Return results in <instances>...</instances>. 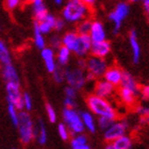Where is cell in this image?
<instances>
[{"mask_svg":"<svg viewBox=\"0 0 149 149\" xmlns=\"http://www.w3.org/2000/svg\"><path fill=\"white\" fill-rule=\"evenodd\" d=\"M91 6L82 0H67L62 10L63 19L70 24H78L82 19L88 18Z\"/></svg>","mask_w":149,"mask_h":149,"instance_id":"1","label":"cell"},{"mask_svg":"<svg viewBox=\"0 0 149 149\" xmlns=\"http://www.w3.org/2000/svg\"><path fill=\"white\" fill-rule=\"evenodd\" d=\"M87 108L97 117H107L111 119H116L118 116L117 111L112 106L108 98L97 96L92 94L86 98Z\"/></svg>","mask_w":149,"mask_h":149,"instance_id":"2","label":"cell"},{"mask_svg":"<svg viewBox=\"0 0 149 149\" xmlns=\"http://www.w3.org/2000/svg\"><path fill=\"white\" fill-rule=\"evenodd\" d=\"M34 123L31 115L27 111H19V119L17 124L19 140L24 145H29L34 140Z\"/></svg>","mask_w":149,"mask_h":149,"instance_id":"3","label":"cell"},{"mask_svg":"<svg viewBox=\"0 0 149 149\" xmlns=\"http://www.w3.org/2000/svg\"><path fill=\"white\" fill-rule=\"evenodd\" d=\"M108 63L106 59L99 56H91L85 60V72H86V80H95L103 77V74L108 69Z\"/></svg>","mask_w":149,"mask_h":149,"instance_id":"4","label":"cell"},{"mask_svg":"<svg viewBox=\"0 0 149 149\" xmlns=\"http://www.w3.org/2000/svg\"><path fill=\"white\" fill-rule=\"evenodd\" d=\"M63 121L69 129L70 133L74 134L83 133L84 126L81 119L80 113L74 109V108H65L63 111Z\"/></svg>","mask_w":149,"mask_h":149,"instance_id":"5","label":"cell"},{"mask_svg":"<svg viewBox=\"0 0 149 149\" xmlns=\"http://www.w3.org/2000/svg\"><path fill=\"white\" fill-rule=\"evenodd\" d=\"M130 13V6L127 2H119L115 6L114 10L109 14V19L113 22V34L119 33L121 25Z\"/></svg>","mask_w":149,"mask_h":149,"instance_id":"6","label":"cell"},{"mask_svg":"<svg viewBox=\"0 0 149 149\" xmlns=\"http://www.w3.org/2000/svg\"><path fill=\"white\" fill-rule=\"evenodd\" d=\"M65 81L67 85H70L78 91L81 90L87 82L85 69L78 66L65 69Z\"/></svg>","mask_w":149,"mask_h":149,"instance_id":"7","label":"cell"},{"mask_svg":"<svg viewBox=\"0 0 149 149\" xmlns=\"http://www.w3.org/2000/svg\"><path fill=\"white\" fill-rule=\"evenodd\" d=\"M128 132V124L126 120H117V118L113 120L109 127L103 131V139L107 143L116 140L123 136Z\"/></svg>","mask_w":149,"mask_h":149,"instance_id":"8","label":"cell"},{"mask_svg":"<svg viewBox=\"0 0 149 149\" xmlns=\"http://www.w3.org/2000/svg\"><path fill=\"white\" fill-rule=\"evenodd\" d=\"M6 100L9 104L22 111V93L20 90V82H6Z\"/></svg>","mask_w":149,"mask_h":149,"instance_id":"9","label":"cell"},{"mask_svg":"<svg viewBox=\"0 0 149 149\" xmlns=\"http://www.w3.org/2000/svg\"><path fill=\"white\" fill-rule=\"evenodd\" d=\"M92 40L88 34H79L78 33L77 40L72 49V52L78 58H85L90 53L92 47Z\"/></svg>","mask_w":149,"mask_h":149,"instance_id":"10","label":"cell"},{"mask_svg":"<svg viewBox=\"0 0 149 149\" xmlns=\"http://www.w3.org/2000/svg\"><path fill=\"white\" fill-rule=\"evenodd\" d=\"M115 91H116V86H114L112 83H110L109 81H107L106 79L102 80H98L94 86V94L97 96L103 97V98H110L114 95Z\"/></svg>","mask_w":149,"mask_h":149,"instance_id":"11","label":"cell"},{"mask_svg":"<svg viewBox=\"0 0 149 149\" xmlns=\"http://www.w3.org/2000/svg\"><path fill=\"white\" fill-rule=\"evenodd\" d=\"M40 56H42V59H43L47 72L51 74L58 67V63H56V50L46 46L40 50Z\"/></svg>","mask_w":149,"mask_h":149,"instance_id":"12","label":"cell"},{"mask_svg":"<svg viewBox=\"0 0 149 149\" xmlns=\"http://www.w3.org/2000/svg\"><path fill=\"white\" fill-rule=\"evenodd\" d=\"M112 51V46L109 40H101V42H93L92 43V47H91L90 53H92V56H99L102 59H106L107 56H110V53Z\"/></svg>","mask_w":149,"mask_h":149,"instance_id":"13","label":"cell"},{"mask_svg":"<svg viewBox=\"0 0 149 149\" xmlns=\"http://www.w3.org/2000/svg\"><path fill=\"white\" fill-rule=\"evenodd\" d=\"M88 35L92 42H101V40H107V32L102 22L99 20L92 22V27H91Z\"/></svg>","mask_w":149,"mask_h":149,"instance_id":"14","label":"cell"},{"mask_svg":"<svg viewBox=\"0 0 149 149\" xmlns=\"http://www.w3.org/2000/svg\"><path fill=\"white\" fill-rule=\"evenodd\" d=\"M137 95L139 93L133 90H130L128 87L121 86L118 91V96L119 99L121 100V102L124 103L125 106L128 107H134L136 103L137 100Z\"/></svg>","mask_w":149,"mask_h":149,"instance_id":"15","label":"cell"},{"mask_svg":"<svg viewBox=\"0 0 149 149\" xmlns=\"http://www.w3.org/2000/svg\"><path fill=\"white\" fill-rule=\"evenodd\" d=\"M123 72L124 70L119 68L118 66H111V67H108V69L106 70L103 74V79L109 81L114 86H118L120 84L121 78H123Z\"/></svg>","mask_w":149,"mask_h":149,"instance_id":"16","label":"cell"},{"mask_svg":"<svg viewBox=\"0 0 149 149\" xmlns=\"http://www.w3.org/2000/svg\"><path fill=\"white\" fill-rule=\"evenodd\" d=\"M132 146H133L132 139L128 136L127 134H125L112 142H108L106 145V149H131Z\"/></svg>","mask_w":149,"mask_h":149,"instance_id":"17","label":"cell"},{"mask_svg":"<svg viewBox=\"0 0 149 149\" xmlns=\"http://www.w3.org/2000/svg\"><path fill=\"white\" fill-rule=\"evenodd\" d=\"M56 18L53 15L51 14H47L45 17H44L42 20L40 22H35V25L37 26V28L40 30L44 35L46 34H49L50 32L52 31L53 29H54V22H56Z\"/></svg>","mask_w":149,"mask_h":149,"instance_id":"18","label":"cell"},{"mask_svg":"<svg viewBox=\"0 0 149 149\" xmlns=\"http://www.w3.org/2000/svg\"><path fill=\"white\" fill-rule=\"evenodd\" d=\"M129 43H130L131 51H132V61L133 63L137 64L141 59V46L137 40V34L135 30H131L129 34Z\"/></svg>","mask_w":149,"mask_h":149,"instance_id":"19","label":"cell"},{"mask_svg":"<svg viewBox=\"0 0 149 149\" xmlns=\"http://www.w3.org/2000/svg\"><path fill=\"white\" fill-rule=\"evenodd\" d=\"M80 115L82 123H83L84 129L91 132V133H95L97 131V121L95 119V115L92 112L88 111L81 112Z\"/></svg>","mask_w":149,"mask_h":149,"instance_id":"20","label":"cell"},{"mask_svg":"<svg viewBox=\"0 0 149 149\" xmlns=\"http://www.w3.org/2000/svg\"><path fill=\"white\" fill-rule=\"evenodd\" d=\"M1 74L6 82H20L19 80V74L16 70L15 66L12 63L2 65L1 67Z\"/></svg>","mask_w":149,"mask_h":149,"instance_id":"21","label":"cell"},{"mask_svg":"<svg viewBox=\"0 0 149 149\" xmlns=\"http://www.w3.org/2000/svg\"><path fill=\"white\" fill-rule=\"evenodd\" d=\"M34 140H36L37 143L42 145V146L46 145L47 141H48L46 126H45V124L40 119L37 121V124L34 126Z\"/></svg>","mask_w":149,"mask_h":149,"instance_id":"22","label":"cell"},{"mask_svg":"<svg viewBox=\"0 0 149 149\" xmlns=\"http://www.w3.org/2000/svg\"><path fill=\"white\" fill-rule=\"evenodd\" d=\"M70 56H72V51L67 47L61 45L56 51V59L58 65L62 66V67L66 66L70 60Z\"/></svg>","mask_w":149,"mask_h":149,"instance_id":"23","label":"cell"},{"mask_svg":"<svg viewBox=\"0 0 149 149\" xmlns=\"http://www.w3.org/2000/svg\"><path fill=\"white\" fill-rule=\"evenodd\" d=\"M31 4H32V11H33V14H34V17L36 22L42 20V19L48 14L46 6H45V3H44L43 0H35V1H32Z\"/></svg>","mask_w":149,"mask_h":149,"instance_id":"24","label":"cell"},{"mask_svg":"<svg viewBox=\"0 0 149 149\" xmlns=\"http://www.w3.org/2000/svg\"><path fill=\"white\" fill-rule=\"evenodd\" d=\"M119 85L124 87H128V88L135 91L137 93L140 92V86H139V84H137L136 79H135L130 72H123V78H121V81Z\"/></svg>","mask_w":149,"mask_h":149,"instance_id":"25","label":"cell"},{"mask_svg":"<svg viewBox=\"0 0 149 149\" xmlns=\"http://www.w3.org/2000/svg\"><path fill=\"white\" fill-rule=\"evenodd\" d=\"M70 147L72 149H90L91 146L87 142V137L83 133L74 134L70 140Z\"/></svg>","mask_w":149,"mask_h":149,"instance_id":"26","label":"cell"},{"mask_svg":"<svg viewBox=\"0 0 149 149\" xmlns=\"http://www.w3.org/2000/svg\"><path fill=\"white\" fill-rule=\"evenodd\" d=\"M10 63H12V56L9 47L3 40H0V65H6Z\"/></svg>","mask_w":149,"mask_h":149,"instance_id":"27","label":"cell"},{"mask_svg":"<svg viewBox=\"0 0 149 149\" xmlns=\"http://www.w3.org/2000/svg\"><path fill=\"white\" fill-rule=\"evenodd\" d=\"M77 36H78L77 31L76 32L74 31L66 32L65 34L61 37V40H62V45L63 46L67 47V48L72 51V47H74V43H76V40H77Z\"/></svg>","mask_w":149,"mask_h":149,"instance_id":"28","label":"cell"},{"mask_svg":"<svg viewBox=\"0 0 149 149\" xmlns=\"http://www.w3.org/2000/svg\"><path fill=\"white\" fill-rule=\"evenodd\" d=\"M33 42L37 49L42 50L43 48L46 47V38L44 36V34L38 30L37 26H34V36H33Z\"/></svg>","mask_w":149,"mask_h":149,"instance_id":"29","label":"cell"},{"mask_svg":"<svg viewBox=\"0 0 149 149\" xmlns=\"http://www.w3.org/2000/svg\"><path fill=\"white\" fill-rule=\"evenodd\" d=\"M78 24L79 25H78L77 33H79V34H88L90 33L91 27H92V20L90 18L82 19Z\"/></svg>","mask_w":149,"mask_h":149,"instance_id":"30","label":"cell"},{"mask_svg":"<svg viewBox=\"0 0 149 149\" xmlns=\"http://www.w3.org/2000/svg\"><path fill=\"white\" fill-rule=\"evenodd\" d=\"M58 133H59L60 139L62 141H64V142H67L70 139V135H72L69 129L67 128V126L64 123L58 125Z\"/></svg>","mask_w":149,"mask_h":149,"instance_id":"31","label":"cell"},{"mask_svg":"<svg viewBox=\"0 0 149 149\" xmlns=\"http://www.w3.org/2000/svg\"><path fill=\"white\" fill-rule=\"evenodd\" d=\"M51 74L53 76V80L56 81V83H63L65 81V69L63 68L62 66L58 65V67Z\"/></svg>","mask_w":149,"mask_h":149,"instance_id":"32","label":"cell"},{"mask_svg":"<svg viewBox=\"0 0 149 149\" xmlns=\"http://www.w3.org/2000/svg\"><path fill=\"white\" fill-rule=\"evenodd\" d=\"M8 113H9V117L12 121V124L14 126H17L18 124V119H19V110L17 108H15L12 104H9L8 107Z\"/></svg>","mask_w":149,"mask_h":149,"instance_id":"33","label":"cell"},{"mask_svg":"<svg viewBox=\"0 0 149 149\" xmlns=\"http://www.w3.org/2000/svg\"><path fill=\"white\" fill-rule=\"evenodd\" d=\"M22 109L27 112H30L33 109V100L29 94H22Z\"/></svg>","mask_w":149,"mask_h":149,"instance_id":"34","label":"cell"},{"mask_svg":"<svg viewBox=\"0 0 149 149\" xmlns=\"http://www.w3.org/2000/svg\"><path fill=\"white\" fill-rule=\"evenodd\" d=\"M45 110H46L47 117H48L49 121L52 123V124H54L56 121V119H58V115H56V110H54V108H53L50 103H47L46 107H45Z\"/></svg>","mask_w":149,"mask_h":149,"instance_id":"35","label":"cell"},{"mask_svg":"<svg viewBox=\"0 0 149 149\" xmlns=\"http://www.w3.org/2000/svg\"><path fill=\"white\" fill-rule=\"evenodd\" d=\"M114 119H111V118H107V117H98V120H97V127L100 128V130L104 131L107 128L109 127L110 125L113 123Z\"/></svg>","mask_w":149,"mask_h":149,"instance_id":"36","label":"cell"},{"mask_svg":"<svg viewBox=\"0 0 149 149\" xmlns=\"http://www.w3.org/2000/svg\"><path fill=\"white\" fill-rule=\"evenodd\" d=\"M49 45H50V48L56 50L61 45H62L61 37H60L59 35H53V36H51L49 40Z\"/></svg>","mask_w":149,"mask_h":149,"instance_id":"37","label":"cell"},{"mask_svg":"<svg viewBox=\"0 0 149 149\" xmlns=\"http://www.w3.org/2000/svg\"><path fill=\"white\" fill-rule=\"evenodd\" d=\"M4 4H6V9L12 11V10H15L18 8L19 4H20V0H6Z\"/></svg>","mask_w":149,"mask_h":149,"instance_id":"38","label":"cell"},{"mask_svg":"<svg viewBox=\"0 0 149 149\" xmlns=\"http://www.w3.org/2000/svg\"><path fill=\"white\" fill-rule=\"evenodd\" d=\"M78 90H76L74 87L70 86V85H67V86L64 88V94H65V97H72V98H76L77 97Z\"/></svg>","mask_w":149,"mask_h":149,"instance_id":"39","label":"cell"},{"mask_svg":"<svg viewBox=\"0 0 149 149\" xmlns=\"http://www.w3.org/2000/svg\"><path fill=\"white\" fill-rule=\"evenodd\" d=\"M65 27V20L63 18H56V22H54V29L56 31H62Z\"/></svg>","mask_w":149,"mask_h":149,"instance_id":"40","label":"cell"},{"mask_svg":"<svg viewBox=\"0 0 149 149\" xmlns=\"http://www.w3.org/2000/svg\"><path fill=\"white\" fill-rule=\"evenodd\" d=\"M149 112V108L148 107H144V106H137L135 108V113H136L140 117H143Z\"/></svg>","mask_w":149,"mask_h":149,"instance_id":"41","label":"cell"},{"mask_svg":"<svg viewBox=\"0 0 149 149\" xmlns=\"http://www.w3.org/2000/svg\"><path fill=\"white\" fill-rule=\"evenodd\" d=\"M64 106H65V108H74L76 107V98L65 97L64 98Z\"/></svg>","mask_w":149,"mask_h":149,"instance_id":"42","label":"cell"},{"mask_svg":"<svg viewBox=\"0 0 149 149\" xmlns=\"http://www.w3.org/2000/svg\"><path fill=\"white\" fill-rule=\"evenodd\" d=\"M141 94H142V96H143L144 99H147L149 100V85H146V86H144L141 91Z\"/></svg>","mask_w":149,"mask_h":149,"instance_id":"43","label":"cell"},{"mask_svg":"<svg viewBox=\"0 0 149 149\" xmlns=\"http://www.w3.org/2000/svg\"><path fill=\"white\" fill-rule=\"evenodd\" d=\"M143 1V8L145 14L149 17V0H142Z\"/></svg>","mask_w":149,"mask_h":149,"instance_id":"44","label":"cell"},{"mask_svg":"<svg viewBox=\"0 0 149 149\" xmlns=\"http://www.w3.org/2000/svg\"><path fill=\"white\" fill-rule=\"evenodd\" d=\"M78 67H80V68H83L85 69V60L84 58H79V61H78Z\"/></svg>","mask_w":149,"mask_h":149,"instance_id":"45","label":"cell"},{"mask_svg":"<svg viewBox=\"0 0 149 149\" xmlns=\"http://www.w3.org/2000/svg\"><path fill=\"white\" fill-rule=\"evenodd\" d=\"M141 121L143 123V124H147L149 125V112L147 113L145 116H143V117H141Z\"/></svg>","mask_w":149,"mask_h":149,"instance_id":"46","label":"cell"},{"mask_svg":"<svg viewBox=\"0 0 149 149\" xmlns=\"http://www.w3.org/2000/svg\"><path fill=\"white\" fill-rule=\"evenodd\" d=\"M84 3H86L87 6H94L95 4V2H96V0H82Z\"/></svg>","mask_w":149,"mask_h":149,"instance_id":"47","label":"cell"},{"mask_svg":"<svg viewBox=\"0 0 149 149\" xmlns=\"http://www.w3.org/2000/svg\"><path fill=\"white\" fill-rule=\"evenodd\" d=\"M53 1H54V3H56V4L60 6V4H62V3H64V1H65V0H53Z\"/></svg>","mask_w":149,"mask_h":149,"instance_id":"48","label":"cell"},{"mask_svg":"<svg viewBox=\"0 0 149 149\" xmlns=\"http://www.w3.org/2000/svg\"><path fill=\"white\" fill-rule=\"evenodd\" d=\"M129 2H137V1H141V0H127Z\"/></svg>","mask_w":149,"mask_h":149,"instance_id":"49","label":"cell"},{"mask_svg":"<svg viewBox=\"0 0 149 149\" xmlns=\"http://www.w3.org/2000/svg\"><path fill=\"white\" fill-rule=\"evenodd\" d=\"M32 1H35V0H30V2H32Z\"/></svg>","mask_w":149,"mask_h":149,"instance_id":"50","label":"cell"},{"mask_svg":"<svg viewBox=\"0 0 149 149\" xmlns=\"http://www.w3.org/2000/svg\"><path fill=\"white\" fill-rule=\"evenodd\" d=\"M0 31H1V26H0Z\"/></svg>","mask_w":149,"mask_h":149,"instance_id":"51","label":"cell"}]
</instances>
